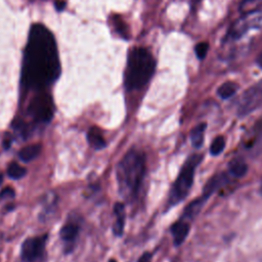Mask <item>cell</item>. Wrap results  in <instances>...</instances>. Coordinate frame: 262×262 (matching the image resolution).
Here are the masks:
<instances>
[{
	"label": "cell",
	"instance_id": "cell-1",
	"mask_svg": "<svg viewBox=\"0 0 262 262\" xmlns=\"http://www.w3.org/2000/svg\"><path fill=\"white\" fill-rule=\"evenodd\" d=\"M59 73L60 63L52 33L43 25L34 24L24 54L23 85L29 89L40 90L53 83Z\"/></svg>",
	"mask_w": 262,
	"mask_h": 262
},
{
	"label": "cell",
	"instance_id": "cell-2",
	"mask_svg": "<svg viewBox=\"0 0 262 262\" xmlns=\"http://www.w3.org/2000/svg\"><path fill=\"white\" fill-rule=\"evenodd\" d=\"M145 173L144 155L137 150L128 151L118 164L117 180L119 191L126 199H133L142 183Z\"/></svg>",
	"mask_w": 262,
	"mask_h": 262
},
{
	"label": "cell",
	"instance_id": "cell-3",
	"mask_svg": "<svg viewBox=\"0 0 262 262\" xmlns=\"http://www.w3.org/2000/svg\"><path fill=\"white\" fill-rule=\"evenodd\" d=\"M156 62L151 53L142 47L133 48L129 54L125 86L128 90L142 88L152 77Z\"/></svg>",
	"mask_w": 262,
	"mask_h": 262
},
{
	"label": "cell",
	"instance_id": "cell-4",
	"mask_svg": "<svg viewBox=\"0 0 262 262\" xmlns=\"http://www.w3.org/2000/svg\"><path fill=\"white\" fill-rule=\"evenodd\" d=\"M201 161V155H192L186 160L170 190L168 199L169 206H175L187 196L193 183L195 169Z\"/></svg>",
	"mask_w": 262,
	"mask_h": 262
},
{
	"label": "cell",
	"instance_id": "cell-5",
	"mask_svg": "<svg viewBox=\"0 0 262 262\" xmlns=\"http://www.w3.org/2000/svg\"><path fill=\"white\" fill-rule=\"evenodd\" d=\"M262 28V10H252L244 13L230 27L227 37L229 39H239L251 30Z\"/></svg>",
	"mask_w": 262,
	"mask_h": 262
},
{
	"label": "cell",
	"instance_id": "cell-6",
	"mask_svg": "<svg viewBox=\"0 0 262 262\" xmlns=\"http://www.w3.org/2000/svg\"><path fill=\"white\" fill-rule=\"evenodd\" d=\"M262 105V80L248 88L237 101L236 115L246 117Z\"/></svg>",
	"mask_w": 262,
	"mask_h": 262
},
{
	"label": "cell",
	"instance_id": "cell-7",
	"mask_svg": "<svg viewBox=\"0 0 262 262\" xmlns=\"http://www.w3.org/2000/svg\"><path fill=\"white\" fill-rule=\"evenodd\" d=\"M29 115L37 122L48 123L54 113V104L51 96L47 93L37 94L28 107Z\"/></svg>",
	"mask_w": 262,
	"mask_h": 262
},
{
	"label": "cell",
	"instance_id": "cell-8",
	"mask_svg": "<svg viewBox=\"0 0 262 262\" xmlns=\"http://www.w3.org/2000/svg\"><path fill=\"white\" fill-rule=\"evenodd\" d=\"M47 234L27 238L21 246L23 262H41L45 254Z\"/></svg>",
	"mask_w": 262,
	"mask_h": 262
},
{
	"label": "cell",
	"instance_id": "cell-9",
	"mask_svg": "<svg viewBox=\"0 0 262 262\" xmlns=\"http://www.w3.org/2000/svg\"><path fill=\"white\" fill-rule=\"evenodd\" d=\"M190 224L188 221L180 219L175 222L171 227V233L173 236V243L175 246H180L188 235Z\"/></svg>",
	"mask_w": 262,
	"mask_h": 262
},
{
	"label": "cell",
	"instance_id": "cell-10",
	"mask_svg": "<svg viewBox=\"0 0 262 262\" xmlns=\"http://www.w3.org/2000/svg\"><path fill=\"white\" fill-rule=\"evenodd\" d=\"M207 198L205 195H201L200 198L193 200L192 202H190L184 209L183 211V214L181 216V219L183 220H186V221H191L193 220L198 215L199 213L201 212L203 206L205 205V203L207 202Z\"/></svg>",
	"mask_w": 262,
	"mask_h": 262
},
{
	"label": "cell",
	"instance_id": "cell-11",
	"mask_svg": "<svg viewBox=\"0 0 262 262\" xmlns=\"http://www.w3.org/2000/svg\"><path fill=\"white\" fill-rule=\"evenodd\" d=\"M228 178L225 173L217 174L212 176L209 181L206 183L204 190H203V195H205L207 199H209L216 190H218L221 186H223L225 183H227Z\"/></svg>",
	"mask_w": 262,
	"mask_h": 262
},
{
	"label": "cell",
	"instance_id": "cell-12",
	"mask_svg": "<svg viewBox=\"0 0 262 262\" xmlns=\"http://www.w3.org/2000/svg\"><path fill=\"white\" fill-rule=\"evenodd\" d=\"M228 173L232 177L241 178L248 172V165L243 158H233L227 165Z\"/></svg>",
	"mask_w": 262,
	"mask_h": 262
},
{
	"label": "cell",
	"instance_id": "cell-13",
	"mask_svg": "<svg viewBox=\"0 0 262 262\" xmlns=\"http://www.w3.org/2000/svg\"><path fill=\"white\" fill-rule=\"evenodd\" d=\"M114 212L116 214V222L113 227V231L117 236H121L124 231L125 224V207L122 203H117L114 207Z\"/></svg>",
	"mask_w": 262,
	"mask_h": 262
},
{
	"label": "cell",
	"instance_id": "cell-14",
	"mask_svg": "<svg viewBox=\"0 0 262 262\" xmlns=\"http://www.w3.org/2000/svg\"><path fill=\"white\" fill-rule=\"evenodd\" d=\"M87 140L94 149H102L106 145L102 132L97 127H91L88 130Z\"/></svg>",
	"mask_w": 262,
	"mask_h": 262
},
{
	"label": "cell",
	"instance_id": "cell-15",
	"mask_svg": "<svg viewBox=\"0 0 262 262\" xmlns=\"http://www.w3.org/2000/svg\"><path fill=\"white\" fill-rule=\"evenodd\" d=\"M80 226L77 223L70 222L67 223L61 229H60V237L66 244H74L78 234H79Z\"/></svg>",
	"mask_w": 262,
	"mask_h": 262
},
{
	"label": "cell",
	"instance_id": "cell-16",
	"mask_svg": "<svg viewBox=\"0 0 262 262\" xmlns=\"http://www.w3.org/2000/svg\"><path fill=\"white\" fill-rule=\"evenodd\" d=\"M206 128V123H200L190 131V142L194 148H200L203 145Z\"/></svg>",
	"mask_w": 262,
	"mask_h": 262
},
{
	"label": "cell",
	"instance_id": "cell-17",
	"mask_svg": "<svg viewBox=\"0 0 262 262\" xmlns=\"http://www.w3.org/2000/svg\"><path fill=\"white\" fill-rule=\"evenodd\" d=\"M42 146L40 144H31L23 147L18 151V158L24 162H30L39 156Z\"/></svg>",
	"mask_w": 262,
	"mask_h": 262
},
{
	"label": "cell",
	"instance_id": "cell-18",
	"mask_svg": "<svg viewBox=\"0 0 262 262\" xmlns=\"http://www.w3.org/2000/svg\"><path fill=\"white\" fill-rule=\"evenodd\" d=\"M237 88H238V86L236 83L227 81V82L223 83L221 86H219V88L217 90V94L222 99H228L236 93Z\"/></svg>",
	"mask_w": 262,
	"mask_h": 262
},
{
	"label": "cell",
	"instance_id": "cell-19",
	"mask_svg": "<svg viewBox=\"0 0 262 262\" xmlns=\"http://www.w3.org/2000/svg\"><path fill=\"white\" fill-rule=\"evenodd\" d=\"M225 148V138L222 135L216 136L210 144V154L212 156H219Z\"/></svg>",
	"mask_w": 262,
	"mask_h": 262
},
{
	"label": "cell",
	"instance_id": "cell-20",
	"mask_svg": "<svg viewBox=\"0 0 262 262\" xmlns=\"http://www.w3.org/2000/svg\"><path fill=\"white\" fill-rule=\"evenodd\" d=\"M26 173H27V170L15 162L9 164L8 169H7V174L12 179L23 178L26 175Z\"/></svg>",
	"mask_w": 262,
	"mask_h": 262
},
{
	"label": "cell",
	"instance_id": "cell-21",
	"mask_svg": "<svg viewBox=\"0 0 262 262\" xmlns=\"http://www.w3.org/2000/svg\"><path fill=\"white\" fill-rule=\"evenodd\" d=\"M208 50H209V44L207 42H201L194 48L195 55L198 56L199 59L205 58L207 53H208Z\"/></svg>",
	"mask_w": 262,
	"mask_h": 262
},
{
	"label": "cell",
	"instance_id": "cell-22",
	"mask_svg": "<svg viewBox=\"0 0 262 262\" xmlns=\"http://www.w3.org/2000/svg\"><path fill=\"white\" fill-rule=\"evenodd\" d=\"M114 25H115V27H116V29H117V32H118L120 35H122L124 38H127V37H128V36H127V29H126V26H125L124 21L121 19L120 16L116 15V16L114 17Z\"/></svg>",
	"mask_w": 262,
	"mask_h": 262
},
{
	"label": "cell",
	"instance_id": "cell-23",
	"mask_svg": "<svg viewBox=\"0 0 262 262\" xmlns=\"http://www.w3.org/2000/svg\"><path fill=\"white\" fill-rule=\"evenodd\" d=\"M14 196V190L11 187H5L1 192H0V201H3L5 199H10Z\"/></svg>",
	"mask_w": 262,
	"mask_h": 262
},
{
	"label": "cell",
	"instance_id": "cell-24",
	"mask_svg": "<svg viewBox=\"0 0 262 262\" xmlns=\"http://www.w3.org/2000/svg\"><path fill=\"white\" fill-rule=\"evenodd\" d=\"M137 262H151V254L148 252L143 253Z\"/></svg>",
	"mask_w": 262,
	"mask_h": 262
},
{
	"label": "cell",
	"instance_id": "cell-25",
	"mask_svg": "<svg viewBox=\"0 0 262 262\" xmlns=\"http://www.w3.org/2000/svg\"><path fill=\"white\" fill-rule=\"evenodd\" d=\"M257 1H260V0H243L242 3H241V10L244 11L246 9V7H248L250 4L255 3Z\"/></svg>",
	"mask_w": 262,
	"mask_h": 262
},
{
	"label": "cell",
	"instance_id": "cell-26",
	"mask_svg": "<svg viewBox=\"0 0 262 262\" xmlns=\"http://www.w3.org/2000/svg\"><path fill=\"white\" fill-rule=\"evenodd\" d=\"M64 6H66V2H64L63 0H57V1L55 2V8H56L58 11L63 10Z\"/></svg>",
	"mask_w": 262,
	"mask_h": 262
},
{
	"label": "cell",
	"instance_id": "cell-27",
	"mask_svg": "<svg viewBox=\"0 0 262 262\" xmlns=\"http://www.w3.org/2000/svg\"><path fill=\"white\" fill-rule=\"evenodd\" d=\"M256 62H257L258 67H259L260 69H262V51H261L260 54L258 55V57H257V59H256Z\"/></svg>",
	"mask_w": 262,
	"mask_h": 262
},
{
	"label": "cell",
	"instance_id": "cell-28",
	"mask_svg": "<svg viewBox=\"0 0 262 262\" xmlns=\"http://www.w3.org/2000/svg\"><path fill=\"white\" fill-rule=\"evenodd\" d=\"M260 192L262 194V181H261V184H260Z\"/></svg>",
	"mask_w": 262,
	"mask_h": 262
},
{
	"label": "cell",
	"instance_id": "cell-29",
	"mask_svg": "<svg viewBox=\"0 0 262 262\" xmlns=\"http://www.w3.org/2000/svg\"><path fill=\"white\" fill-rule=\"evenodd\" d=\"M108 262H117V261H116V260H114V259H111Z\"/></svg>",
	"mask_w": 262,
	"mask_h": 262
}]
</instances>
